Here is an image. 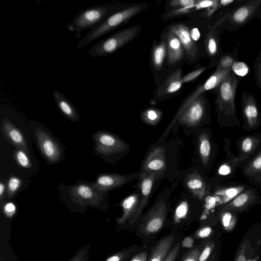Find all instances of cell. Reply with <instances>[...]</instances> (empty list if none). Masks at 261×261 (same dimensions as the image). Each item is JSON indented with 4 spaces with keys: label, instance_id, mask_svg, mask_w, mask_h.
Segmentation results:
<instances>
[{
    "label": "cell",
    "instance_id": "obj_1",
    "mask_svg": "<svg viewBox=\"0 0 261 261\" xmlns=\"http://www.w3.org/2000/svg\"><path fill=\"white\" fill-rule=\"evenodd\" d=\"M147 6L145 4L135 5L114 12L103 22L90 29L79 41L77 48L80 49L84 47L123 24L133 17L145 9Z\"/></svg>",
    "mask_w": 261,
    "mask_h": 261
},
{
    "label": "cell",
    "instance_id": "obj_2",
    "mask_svg": "<svg viewBox=\"0 0 261 261\" xmlns=\"http://www.w3.org/2000/svg\"><path fill=\"white\" fill-rule=\"evenodd\" d=\"M115 6L114 4L99 5L83 9L79 12L69 22L66 28L71 32H76V38L81 36L82 31L91 29L103 22L113 13Z\"/></svg>",
    "mask_w": 261,
    "mask_h": 261
},
{
    "label": "cell",
    "instance_id": "obj_3",
    "mask_svg": "<svg viewBox=\"0 0 261 261\" xmlns=\"http://www.w3.org/2000/svg\"><path fill=\"white\" fill-rule=\"evenodd\" d=\"M141 30V25H135L120 30L96 43L88 53L93 57L113 54L132 41Z\"/></svg>",
    "mask_w": 261,
    "mask_h": 261
},
{
    "label": "cell",
    "instance_id": "obj_4",
    "mask_svg": "<svg viewBox=\"0 0 261 261\" xmlns=\"http://www.w3.org/2000/svg\"><path fill=\"white\" fill-rule=\"evenodd\" d=\"M261 260V224L255 223L245 233L237 248L232 261Z\"/></svg>",
    "mask_w": 261,
    "mask_h": 261
},
{
    "label": "cell",
    "instance_id": "obj_5",
    "mask_svg": "<svg viewBox=\"0 0 261 261\" xmlns=\"http://www.w3.org/2000/svg\"><path fill=\"white\" fill-rule=\"evenodd\" d=\"M94 151L100 156H109L120 153L127 148L126 143L115 135L99 130L93 134Z\"/></svg>",
    "mask_w": 261,
    "mask_h": 261
},
{
    "label": "cell",
    "instance_id": "obj_6",
    "mask_svg": "<svg viewBox=\"0 0 261 261\" xmlns=\"http://www.w3.org/2000/svg\"><path fill=\"white\" fill-rule=\"evenodd\" d=\"M167 205L164 199H161L149 211L142 219L140 226L141 233L149 235L158 232L164 224Z\"/></svg>",
    "mask_w": 261,
    "mask_h": 261
},
{
    "label": "cell",
    "instance_id": "obj_7",
    "mask_svg": "<svg viewBox=\"0 0 261 261\" xmlns=\"http://www.w3.org/2000/svg\"><path fill=\"white\" fill-rule=\"evenodd\" d=\"M35 136L39 148L49 164L58 163L62 158L63 150L57 141L45 130L38 128Z\"/></svg>",
    "mask_w": 261,
    "mask_h": 261
},
{
    "label": "cell",
    "instance_id": "obj_8",
    "mask_svg": "<svg viewBox=\"0 0 261 261\" xmlns=\"http://www.w3.org/2000/svg\"><path fill=\"white\" fill-rule=\"evenodd\" d=\"M139 172H136L124 175L118 174H100L90 186L94 190L102 194L129 182L137 176L139 177Z\"/></svg>",
    "mask_w": 261,
    "mask_h": 261
},
{
    "label": "cell",
    "instance_id": "obj_9",
    "mask_svg": "<svg viewBox=\"0 0 261 261\" xmlns=\"http://www.w3.org/2000/svg\"><path fill=\"white\" fill-rule=\"evenodd\" d=\"M70 194L73 201L82 206L98 207L102 198L101 194L94 190L90 185L83 184L72 186Z\"/></svg>",
    "mask_w": 261,
    "mask_h": 261
},
{
    "label": "cell",
    "instance_id": "obj_10",
    "mask_svg": "<svg viewBox=\"0 0 261 261\" xmlns=\"http://www.w3.org/2000/svg\"><path fill=\"white\" fill-rule=\"evenodd\" d=\"M166 168L165 148L156 146L152 148L143 162L139 177L151 173H162Z\"/></svg>",
    "mask_w": 261,
    "mask_h": 261
},
{
    "label": "cell",
    "instance_id": "obj_11",
    "mask_svg": "<svg viewBox=\"0 0 261 261\" xmlns=\"http://www.w3.org/2000/svg\"><path fill=\"white\" fill-rule=\"evenodd\" d=\"M161 173H151L140 177V200L136 212L130 219L129 223L130 224H133L136 222L146 206L150 197L154 181L158 175Z\"/></svg>",
    "mask_w": 261,
    "mask_h": 261
},
{
    "label": "cell",
    "instance_id": "obj_12",
    "mask_svg": "<svg viewBox=\"0 0 261 261\" xmlns=\"http://www.w3.org/2000/svg\"><path fill=\"white\" fill-rule=\"evenodd\" d=\"M175 34L179 39L185 50L187 58L193 61L198 53L196 44L190 36V30L185 24L178 23L171 25L169 29Z\"/></svg>",
    "mask_w": 261,
    "mask_h": 261
},
{
    "label": "cell",
    "instance_id": "obj_13",
    "mask_svg": "<svg viewBox=\"0 0 261 261\" xmlns=\"http://www.w3.org/2000/svg\"><path fill=\"white\" fill-rule=\"evenodd\" d=\"M204 113L203 101L200 95L187 107L178 120L189 126H195L201 120Z\"/></svg>",
    "mask_w": 261,
    "mask_h": 261
},
{
    "label": "cell",
    "instance_id": "obj_14",
    "mask_svg": "<svg viewBox=\"0 0 261 261\" xmlns=\"http://www.w3.org/2000/svg\"><path fill=\"white\" fill-rule=\"evenodd\" d=\"M1 131L3 136L8 142L18 149L23 150L29 154L27 143L23 134L9 119L3 120Z\"/></svg>",
    "mask_w": 261,
    "mask_h": 261
},
{
    "label": "cell",
    "instance_id": "obj_15",
    "mask_svg": "<svg viewBox=\"0 0 261 261\" xmlns=\"http://www.w3.org/2000/svg\"><path fill=\"white\" fill-rule=\"evenodd\" d=\"M256 201L257 196L255 191L252 189L247 190L239 194L223 206L221 211H233L242 212L253 206Z\"/></svg>",
    "mask_w": 261,
    "mask_h": 261
},
{
    "label": "cell",
    "instance_id": "obj_16",
    "mask_svg": "<svg viewBox=\"0 0 261 261\" xmlns=\"http://www.w3.org/2000/svg\"><path fill=\"white\" fill-rule=\"evenodd\" d=\"M167 62L170 65L181 61L184 56V48L177 36L168 30L167 34Z\"/></svg>",
    "mask_w": 261,
    "mask_h": 261
},
{
    "label": "cell",
    "instance_id": "obj_17",
    "mask_svg": "<svg viewBox=\"0 0 261 261\" xmlns=\"http://www.w3.org/2000/svg\"><path fill=\"white\" fill-rule=\"evenodd\" d=\"M53 96L57 108L64 116L72 121L79 120L80 116L76 108L66 96L58 90L53 91Z\"/></svg>",
    "mask_w": 261,
    "mask_h": 261
},
{
    "label": "cell",
    "instance_id": "obj_18",
    "mask_svg": "<svg viewBox=\"0 0 261 261\" xmlns=\"http://www.w3.org/2000/svg\"><path fill=\"white\" fill-rule=\"evenodd\" d=\"M181 70L177 69L171 73L159 87L156 95L158 97L173 94L178 91L182 85Z\"/></svg>",
    "mask_w": 261,
    "mask_h": 261
},
{
    "label": "cell",
    "instance_id": "obj_19",
    "mask_svg": "<svg viewBox=\"0 0 261 261\" xmlns=\"http://www.w3.org/2000/svg\"><path fill=\"white\" fill-rule=\"evenodd\" d=\"M174 237L168 236L160 240L153 248L148 261H163L171 250Z\"/></svg>",
    "mask_w": 261,
    "mask_h": 261
},
{
    "label": "cell",
    "instance_id": "obj_20",
    "mask_svg": "<svg viewBox=\"0 0 261 261\" xmlns=\"http://www.w3.org/2000/svg\"><path fill=\"white\" fill-rule=\"evenodd\" d=\"M139 202L138 193L129 195L123 200L121 203L123 213L121 216L117 219L118 224H122L131 218L137 208Z\"/></svg>",
    "mask_w": 261,
    "mask_h": 261
},
{
    "label": "cell",
    "instance_id": "obj_21",
    "mask_svg": "<svg viewBox=\"0 0 261 261\" xmlns=\"http://www.w3.org/2000/svg\"><path fill=\"white\" fill-rule=\"evenodd\" d=\"M186 184L188 189L199 199H202L205 195V182L198 173H192L189 174L187 177Z\"/></svg>",
    "mask_w": 261,
    "mask_h": 261
},
{
    "label": "cell",
    "instance_id": "obj_22",
    "mask_svg": "<svg viewBox=\"0 0 261 261\" xmlns=\"http://www.w3.org/2000/svg\"><path fill=\"white\" fill-rule=\"evenodd\" d=\"M166 55L167 37L165 34L163 35L162 40L156 44L152 49L151 60L156 70L162 69Z\"/></svg>",
    "mask_w": 261,
    "mask_h": 261
},
{
    "label": "cell",
    "instance_id": "obj_23",
    "mask_svg": "<svg viewBox=\"0 0 261 261\" xmlns=\"http://www.w3.org/2000/svg\"><path fill=\"white\" fill-rule=\"evenodd\" d=\"M198 150L202 163L204 165H206L211 155V144L209 136L206 133H203L199 136L198 139Z\"/></svg>",
    "mask_w": 261,
    "mask_h": 261
},
{
    "label": "cell",
    "instance_id": "obj_24",
    "mask_svg": "<svg viewBox=\"0 0 261 261\" xmlns=\"http://www.w3.org/2000/svg\"><path fill=\"white\" fill-rule=\"evenodd\" d=\"M237 212L233 211H220V222L225 231L230 232L236 227L238 222Z\"/></svg>",
    "mask_w": 261,
    "mask_h": 261
},
{
    "label": "cell",
    "instance_id": "obj_25",
    "mask_svg": "<svg viewBox=\"0 0 261 261\" xmlns=\"http://www.w3.org/2000/svg\"><path fill=\"white\" fill-rule=\"evenodd\" d=\"M244 113L249 129H253L258 127V111L256 106L253 104H248L244 108Z\"/></svg>",
    "mask_w": 261,
    "mask_h": 261
},
{
    "label": "cell",
    "instance_id": "obj_26",
    "mask_svg": "<svg viewBox=\"0 0 261 261\" xmlns=\"http://www.w3.org/2000/svg\"><path fill=\"white\" fill-rule=\"evenodd\" d=\"M244 174L251 178L261 176V151L245 167Z\"/></svg>",
    "mask_w": 261,
    "mask_h": 261
},
{
    "label": "cell",
    "instance_id": "obj_27",
    "mask_svg": "<svg viewBox=\"0 0 261 261\" xmlns=\"http://www.w3.org/2000/svg\"><path fill=\"white\" fill-rule=\"evenodd\" d=\"M259 142V139L255 137H246L244 138L241 142V150L244 153L250 154L255 150Z\"/></svg>",
    "mask_w": 261,
    "mask_h": 261
},
{
    "label": "cell",
    "instance_id": "obj_28",
    "mask_svg": "<svg viewBox=\"0 0 261 261\" xmlns=\"http://www.w3.org/2000/svg\"><path fill=\"white\" fill-rule=\"evenodd\" d=\"M21 184L22 181L19 178L16 176L10 177L7 185L6 198L12 199L20 188Z\"/></svg>",
    "mask_w": 261,
    "mask_h": 261
},
{
    "label": "cell",
    "instance_id": "obj_29",
    "mask_svg": "<svg viewBox=\"0 0 261 261\" xmlns=\"http://www.w3.org/2000/svg\"><path fill=\"white\" fill-rule=\"evenodd\" d=\"M244 187L242 186L233 187L223 190L218 193V194L222 196L223 203H226L227 204L229 201H231L240 194L239 193L242 191Z\"/></svg>",
    "mask_w": 261,
    "mask_h": 261
},
{
    "label": "cell",
    "instance_id": "obj_30",
    "mask_svg": "<svg viewBox=\"0 0 261 261\" xmlns=\"http://www.w3.org/2000/svg\"><path fill=\"white\" fill-rule=\"evenodd\" d=\"M197 10H199V9L196 3L195 5L192 6H189L184 8L172 9L171 11H169L168 12H167L165 14V16L164 17L165 18V19H168L182 15L184 14H186L187 13L195 11Z\"/></svg>",
    "mask_w": 261,
    "mask_h": 261
},
{
    "label": "cell",
    "instance_id": "obj_31",
    "mask_svg": "<svg viewBox=\"0 0 261 261\" xmlns=\"http://www.w3.org/2000/svg\"><path fill=\"white\" fill-rule=\"evenodd\" d=\"M28 154L23 150L18 149L15 151L14 157L17 164L21 167L24 168H30L32 164Z\"/></svg>",
    "mask_w": 261,
    "mask_h": 261
},
{
    "label": "cell",
    "instance_id": "obj_32",
    "mask_svg": "<svg viewBox=\"0 0 261 261\" xmlns=\"http://www.w3.org/2000/svg\"><path fill=\"white\" fill-rule=\"evenodd\" d=\"M90 245L88 243L80 249L68 261H89Z\"/></svg>",
    "mask_w": 261,
    "mask_h": 261
},
{
    "label": "cell",
    "instance_id": "obj_33",
    "mask_svg": "<svg viewBox=\"0 0 261 261\" xmlns=\"http://www.w3.org/2000/svg\"><path fill=\"white\" fill-rule=\"evenodd\" d=\"M161 112L154 109H147L142 114V116L145 120L151 123L157 122L161 117Z\"/></svg>",
    "mask_w": 261,
    "mask_h": 261
},
{
    "label": "cell",
    "instance_id": "obj_34",
    "mask_svg": "<svg viewBox=\"0 0 261 261\" xmlns=\"http://www.w3.org/2000/svg\"><path fill=\"white\" fill-rule=\"evenodd\" d=\"M188 211V204L184 201L180 203L177 207L175 215L174 221L176 222H178L181 219L186 217Z\"/></svg>",
    "mask_w": 261,
    "mask_h": 261
},
{
    "label": "cell",
    "instance_id": "obj_35",
    "mask_svg": "<svg viewBox=\"0 0 261 261\" xmlns=\"http://www.w3.org/2000/svg\"><path fill=\"white\" fill-rule=\"evenodd\" d=\"M196 0H172L169 2L168 5L173 9L184 8L195 5Z\"/></svg>",
    "mask_w": 261,
    "mask_h": 261
},
{
    "label": "cell",
    "instance_id": "obj_36",
    "mask_svg": "<svg viewBox=\"0 0 261 261\" xmlns=\"http://www.w3.org/2000/svg\"><path fill=\"white\" fill-rule=\"evenodd\" d=\"M220 94L222 99L225 101L229 100L232 94L231 85L228 82L223 83L220 87Z\"/></svg>",
    "mask_w": 261,
    "mask_h": 261
},
{
    "label": "cell",
    "instance_id": "obj_37",
    "mask_svg": "<svg viewBox=\"0 0 261 261\" xmlns=\"http://www.w3.org/2000/svg\"><path fill=\"white\" fill-rule=\"evenodd\" d=\"M215 244L214 242H210L206 244L201 253H200L198 261H205L211 255L215 248Z\"/></svg>",
    "mask_w": 261,
    "mask_h": 261
},
{
    "label": "cell",
    "instance_id": "obj_38",
    "mask_svg": "<svg viewBox=\"0 0 261 261\" xmlns=\"http://www.w3.org/2000/svg\"><path fill=\"white\" fill-rule=\"evenodd\" d=\"M232 69L237 75L243 76L248 72V68L243 62H236L232 65Z\"/></svg>",
    "mask_w": 261,
    "mask_h": 261
},
{
    "label": "cell",
    "instance_id": "obj_39",
    "mask_svg": "<svg viewBox=\"0 0 261 261\" xmlns=\"http://www.w3.org/2000/svg\"><path fill=\"white\" fill-rule=\"evenodd\" d=\"M205 67L201 68L188 73L187 74L182 77V83H188L193 81L201 73H202L205 70Z\"/></svg>",
    "mask_w": 261,
    "mask_h": 261
},
{
    "label": "cell",
    "instance_id": "obj_40",
    "mask_svg": "<svg viewBox=\"0 0 261 261\" xmlns=\"http://www.w3.org/2000/svg\"><path fill=\"white\" fill-rule=\"evenodd\" d=\"M248 10L245 8H241L238 9L234 13L233 17L238 22L243 21L248 15Z\"/></svg>",
    "mask_w": 261,
    "mask_h": 261
},
{
    "label": "cell",
    "instance_id": "obj_41",
    "mask_svg": "<svg viewBox=\"0 0 261 261\" xmlns=\"http://www.w3.org/2000/svg\"><path fill=\"white\" fill-rule=\"evenodd\" d=\"M179 249L180 243H178L171 249L163 261H175L179 253Z\"/></svg>",
    "mask_w": 261,
    "mask_h": 261
},
{
    "label": "cell",
    "instance_id": "obj_42",
    "mask_svg": "<svg viewBox=\"0 0 261 261\" xmlns=\"http://www.w3.org/2000/svg\"><path fill=\"white\" fill-rule=\"evenodd\" d=\"M212 232V228L210 226H205L199 229L196 233L197 238H205L209 237Z\"/></svg>",
    "mask_w": 261,
    "mask_h": 261
},
{
    "label": "cell",
    "instance_id": "obj_43",
    "mask_svg": "<svg viewBox=\"0 0 261 261\" xmlns=\"http://www.w3.org/2000/svg\"><path fill=\"white\" fill-rule=\"evenodd\" d=\"M200 254L198 249H194L188 253L182 261H198Z\"/></svg>",
    "mask_w": 261,
    "mask_h": 261
},
{
    "label": "cell",
    "instance_id": "obj_44",
    "mask_svg": "<svg viewBox=\"0 0 261 261\" xmlns=\"http://www.w3.org/2000/svg\"><path fill=\"white\" fill-rule=\"evenodd\" d=\"M4 212L7 217H11L16 212V206L13 203L8 202L4 206Z\"/></svg>",
    "mask_w": 261,
    "mask_h": 261
},
{
    "label": "cell",
    "instance_id": "obj_45",
    "mask_svg": "<svg viewBox=\"0 0 261 261\" xmlns=\"http://www.w3.org/2000/svg\"><path fill=\"white\" fill-rule=\"evenodd\" d=\"M207 48L211 55H214L217 50V44L215 40L211 37L207 41Z\"/></svg>",
    "mask_w": 261,
    "mask_h": 261
},
{
    "label": "cell",
    "instance_id": "obj_46",
    "mask_svg": "<svg viewBox=\"0 0 261 261\" xmlns=\"http://www.w3.org/2000/svg\"><path fill=\"white\" fill-rule=\"evenodd\" d=\"M125 256V252H118L108 256L104 261H122Z\"/></svg>",
    "mask_w": 261,
    "mask_h": 261
},
{
    "label": "cell",
    "instance_id": "obj_47",
    "mask_svg": "<svg viewBox=\"0 0 261 261\" xmlns=\"http://www.w3.org/2000/svg\"><path fill=\"white\" fill-rule=\"evenodd\" d=\"M148 253L146 251L140 252L136 255L130 261H147Z\"/></svg>",
    "mask_w": 261,
    "mask_h": 261
},
{
    "label": "cell",
    "instance_id": "obj_48",
    "mask_svg": "<svg viewBox=\"0 0 261 261\" xmlns=\"http://www.w3.org/2000/svg\"><path fill=\"white\" fill-rule=\"evenodd\" d=\"M215 1H197L196 4L199 9L208 7L212 6Z\"/></svg>",
    "mask_w": 261,
    "mask_h": 261
},
{
    "label": "cell",
    "instance_id": "obj_49",
    "mask_svg": "<svg viewBox=\"0 0 261 261\" xmlns=\"http://www.w3.org/2000/svg\"><path fill=\"white\" fill-rule=\"evenodd\" d=\"M194 240L190 237L185 238L181 243V246L183 247L191 248L193 247Z\"/></svg>",
    "mask_w": 261,
    "mask_h": 261
},
{
    "label": "cell",
    "instance_id": "obj_50",
    "mask_svg": "<svg viewBox=\"0 0 261 261\" xmlns=\"http://www.w3.org/2000/svg\"><path fill=\"white\" fill-rule=\"evenodd\" d=\"M190 34L192 39L194 41H197L200 36L198 29L196 28H193L191 31H190Z\"/></svg>",
    "mask_w": 261,
    "mask_h": 261
},
{
    "label": "cell",
    "instance_id": "obj_51",
    "mask_svg": "<svg viewBox=\"0 0 261 261\" xmlns=\"http://www.w3.org/2000/svg\"><path fill=\"white\" fill-rule=\"evenodd\" d=\"M231 168L227 164L222 165L219 168V172L221 174L226 175L230 173Z\"/></svg>",
    "mask_w": 261,
    "mask_h": 261
},
{
    "label": "cell",
    "instance_id": "obj_52",
    "mask_svg": "<svg viewBox=\"0 0 261 261\" xmlns=\"http://www.w3.org/2000/svg\"><path fill=\"white\" fill-rule=\"evenodd\" d=\"M5 190H6L5 185L2 181H1V182L0 183V200H1V205H2L3 197L4 196Z\"/></svg>",
    "mask_w": 261,
    "mask_h": 261
},
{
    "label": "cell",
    "instance_id": "obj_53",
    "mask_svg": "<svg viewBox=\"0 0 261 261\" xmlns=\"http://www.w3.org/2000/svg\"><path fill=\"white\" fill-rule=\"evenodd\" d=\"M231 62L232 60L231 58L229 57H225L222 59L221 64L224 67H227L229 66V65L231 63Z\"/></svg>",
    "mask_w": 261,
    "mask_h": 261
},
{
    "label": "cell",
    "instance_id": "obj_54",
    "mask_svg": "<svg viewBox=\"0 0 261 261\" xmlns=\"http://www.w3.org/2000/svg\"><path fill=\"white\" fill-rule=\"evenodd\" d=\"M233 2L232 0H222L220 3L222 5H227Z\"/></svg>",
    "mask_w": 261,
    "mask_h": 261
},
{
    "label": "cell",
    "instance_id": "obj_55",
    "mask_svg": "<svg viewBox=\"0 0 261 261\" xmlns=\"http://www.w3.org/2000/svg\"><path fill=\"white\" fill-rule=\"evenodd\" d=\"M216 257V254H215L214 256V257L213 258H212L211 260H210V261H215V259Z\"/></svg>",
    "mask_w": 261,
    "mask_h": 261
},
{
    "label": "cell",
    "instance_id": "obj_56",
    "mask_svg": "<svg viewBox=\"0 0 261 261\" xmlns=\"http://www.w3.org/2000/svg\"><path fill=\"white\" fill-rule=\"evenodd\" d=\"M260 261H261V260Z\"/></svg>",
    "mask_w": 261,
    "mask_h": 261
}]
</instances>
